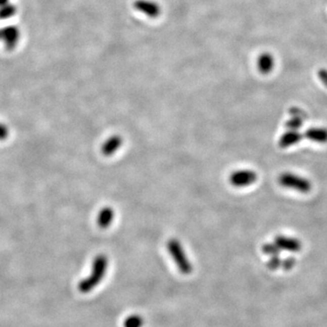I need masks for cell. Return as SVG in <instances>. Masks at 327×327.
<instances>
[{"label": "cell", "mask_w": 327, "mask_h": 327, "mask_svg": "<svg viewBox=\"0 0 327 327\" xmlns=\"http://www.w3.org/2000/svg\"><path fill=\"white\" fill-rule=\"evenodd\" d=\"M17 11H18L17 6L12 4V3L2 6V7H0V19L5 20V19L13 18L14 16L17 14Z\"/></svg>", "instance_id": "cell-13"}, {"label": "cell", "mask_w": 327, "mask_h": 327, "mask_svg": "<svg viewBox=\"0 0 327 327\" xmlns=\"http://www.w3.org/2000/svg\"><path fill=\"white\" fill-rule=\"evenodd\" d=\"M305 138L316 143H327V129L323 127H312L305 131Z\"/></svg>", "instance_id": "cell-10"}, {"label": "cell", "mask_w": 327, "mask_h": 327, "mask_svg": "<svg viewBox=\"0 0 327 327\" xmlns=\"http://www.w3.org/2000/svg\"><path fill=\"white\" fill-rule=\"evenodd\" d=\"M122 138L120 135H113L110 138H108L103 146L101 151L103 153L104 156L110 157L113 154L119 149L122 145Z\"/></svg>", "instance_id": "cell-9"}, {"label": "cell", "mask_w": 327, "mask_h": 327, "mask_svg": "<svg viewBox=\"0 0 327 327\" xmlns=\"http://www.w3.org/2000/svg\"><path fill=\"white\" fill-rule=\"evenodd\" d=\"M318 76L321 82L327 87V70H325V69L319 70Z\"/></svg>", "instance_id": "cell-21"}, {"label": "cell", "mask_w": 327, "mask_h": 327, "mask_svg": "<svg viewBox=\"0 0 327 327\" xmlns=\"http://www.w3.org/2000/svg\"><path fill=\"white\" fill-rule=\"evenodd\" d=\"M10 3V0H0V7Z\"/></svg>", "instance_id": "cell-22"}, {"label": "cell", "mask_w": 327, "mask_h": 327, "mask_svg": "<svg viewBox=\"0 0 327 327\" xmlns=\"http://www.w3.org/2000/svg\"><path fill=\"white\" fill-rule=\"evenodd\" d=\"M114 219V211L111 207H104L99 212L98 224L100 228H108Z\"/></svg>", "instance_id": "cell-11"}, {"label": "cell", "mask_w": 327, "mask_h": 327, "mask_svg": "<svg viewBox=\"0 0 327 327\" xmlns=\"http://www.w3.org/2000/svg\"><path fill=\"white\" fill-rule=\"evenodd\" d=\"M290 114H291L292 117H301V118H303V119L306 118V113H305V111H303L301 108H291Z\"/></svg>", "instance_id": "cell-20"}, {"label": "cell", "mask_w": 327, "mask_h": 327, "mask_svg": "<svg viewBox=\"0 0 327 327\" xmlns=\"http://www.w3.org/2000/svg\"><path fill=\"white\" fill-rule=\"evenodd\" d=\"M108 268V258L104 255L97 256L93 262L92 271L88 277L82 280L78 285V290L85 294L89 293L93 288L97 287L105 276Z\"/></svg>", "instance_id": "cell-1"}, {"label": "cell", "mask_w": 327, "mask_h": 327, "mask_svg": "<svg viewBox=\"0 0 327 327\" xmlns=\"http://www.w3.org/2000/svg\"><path fill=\"white\" fill-rule=\"evenodd\" d=\"M282 264V259L279 256H271L270 260L267 262V267L271 270H277Z\"/></svg>", "instance_id": "cell-17"}, {"label": "cell", "mask_w": 327, "mask_h": 327, "mask_svg": "<svg viewBox=\"0 0 327 327\" xmlns=\"http://www.w3.org/2000/svg\"><path fill=\"white\" fill-rule=\"evenodd\" d=\"M167 249L181 273L189 274L192 272V264L188 259L184 249L177 239H170L167 243Z\"/></svg>", "instance_id": "cell-3"}, {"label": "cell", "mask_w": 327, "mask_h": 327, "mask_svg": "<svg viewBox=\"0 0 327 327\" xmlns=\"http://www.w3.org/2000/svg\"><path fill=\"white\" fill-rule=\"evenodd\" d=\"M134 8L149 18H157L161 12L159 6L150 0H136L134 3Z\"/></svg>", "instance_id": "cell-6"}, {"label": "cell", "mask_w": 327, "mask_h": 327, "mask_svg": "<svg viewBox=\"0 0 327 327\" xmlns=\"http://www.w3.org/2000/svg\"><path fill=\"white\" fill-rule=\"evenodd\" d=\"M273 243L280 248V250L297 253V252H300L302 249V243L296 238L278 236L274 238Z\"/></svg>", "instance_id": "cell-7"}, {"label": "cell", "mask_w": 327, "mask_h": 327, "mask_svg": "<svg viewBox=\"0 0 327 327\" xmlns=\"http://www.w3.org/2000/svg\"><path fill=\"white\" fill-rule=\"evenodd\" d=\"M20 30L17 26L9 25L0 27V42L4 45L6 50H15L20 39Z\"/></svg>", "instance_id": "cell-4"}, {"label": "cell", "mask_w": 327, "mask_h": 327, "mask_svg": "<svg viewBox=\"0 0 327 327\" xmlns=\"http://www.w3.org/2000/svg\"><path fill=\"white\" fill-rule=\"evenodd\" d=\"M296 264V260L295 257H287L285 260H282V266L283 268L285 269L286 271H289V270H292V269L295 267V265Z\"/></svg>", "instance_id": "cell-18"}, {"label": "cell", "mask_w": 327, "mask_h": 327, "mask_svg": "<svg viewBox=\"0 0 327 327\" xmlns=\"http://www.w3.org/2000/svg\"><path fill=\"white\" fill-rule=\"evenodd\" d=\"M304 119L301 117H292L286 123V127L288 130L298 131L303 126Z\"/></svg>", "instance_id": "cell-14"}, {"label": "cell", "mask_w": 327, "mask_h": 327, "mask_svg": "<svg viewBox=\"0 0 327 327\" xmlns=\"http://www.w3.org/2000/svg\"><path fill=\"white\" fill-rule=\"evenodd\" d=\"M257 179L256 172L252 170H238L233 172L229 177L230 184L237 188H244L254 184Z\"/></svg>", "instance_id": "cell-5"}, {"label": "cell", "mask_w": 327, "mask_h": 327, "mask_svg": "<svg viewBox=\"0 0 327 327\" xmlns=\"http://www.w3.org/2000/svg\"><path fill=\"white\" fill-rule=\"evenodd\" d=\"M263 252L264 254L268 255V256H279L280 254V248L273 243V244H265L263 246Z\"/></svg>", "instance_id": "cell-16"}, {"label": "cell", "mask_w": 327, "mask_h": 327, "mask_svg": "<svg viewBox=\"0 0 327 327\" xmlns=\"http://www.w3.org/2000/svg\"><path fill=\"white\" fill-rule=\"evenodd\" d=\"M9 129L3 123H0V141H4L9 137Z\"/></svg>", "instance_id": "cell-19"}, {"label": "cell", "mask_w": 327, "mask_h": 327, "mask_svg": "<svg viewBox=\"0 0 327 327\" xmlns=\"http://www.w3.org/2000/svg\"><path fill=\"white\" fill-rule=\"evenodd\" d=\"M257 66L262 74H268L273 68V57L270 54L261 55L257 61Z\"/></svg>", "instance_id": "cell-12"}, {"label": "cell", "mask_w": 327, "mask_h": 327, "mask_svg": "<svg viewBox=\"0 0 327 327\" xmlns=\"http://www.w3.org/2000/svg\"><path fill=\"white\" fill-rule=\"evenodd\" d=\"M302 139L303 134L299 131L288 130L281 135L279 139V146L282 148H290L299 143Z\"/></svg>", "instance_id": "cell-8"}, {"label": "cell", "mask_w": 327, "mask_h": 327, "mask_svg": "<svg viewBox=\"0 0 327 327\" xmlns=\"http://www.w3.org/2000/svg\"><path fill=\"white\" fill-rule=\"evenodd\" d=\"M278 182L283 188L296 190L300 193H309L312 189L309 180L294 173H283L278 177Z\"/></svg>", "instance_id": "cell-2"}, {"label": "cell", "mask_w": 327, "mask_h": 327, "mask_svg": "<svg viewBox=\"0 0 327 327\" xmlns=\"http://www.w3.org/2000/svg\"><path fill=\"white\" fill-rule=\"evenodd\" d=\"M144 321L141 316L139 315H131L128 318H126L124 323L125 327H142Z\"/></svg>", "instance_id": "cell-15"}]
</instances>
